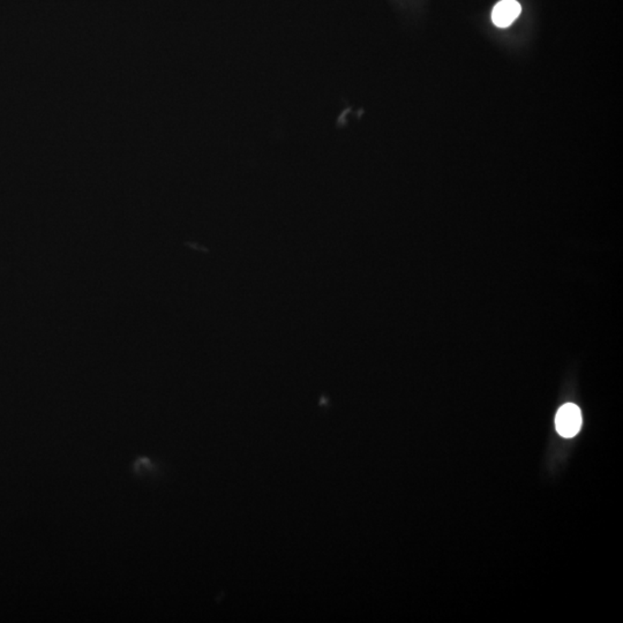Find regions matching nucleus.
Wrapping results in <instances>:
<instances>
[{
	"label": "nucleus",
	"instance_id": "1",
	"mask_svg": "<svg viewBox=\"0 0 623 623\" xmlns=\"http://www.w3.org/2000/svg\"><path fill=\"white\" fill-rule=\"evenodd\" d=\"M556 431L567 439L575 436L582 427V414L575 404L568 403L560 407L556 417Z\"/></svg>",
	"mask_w": 623,
	"mask_h": 623
},
{
	"label": "nucleus",
	"instance_id": "2",
	"mask_svg": "<svg viewBox=\"0 0 623 623\" xmlns=\"http://www.w3.org/2000/svg\"><path fill=\"white\" fill-rule=\"evenodd\" d=\"M522 7L516 0H501L492 12V21L499 28H507L520 16Z\"/></svg>",
	"mask_w": 623,
	"mask_h": 623
}]
</instances>
